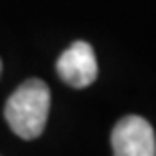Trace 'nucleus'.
Returning <instances> with one entry per match:
<instances>
[{
  "label": "nucleus",
  "instance_id": "1",
  "mask_svg": "<svg viewBox=\"0 0 156 156\" xmlns=\"http://www.w3.org/2000/svg\"><path fill=\"white\" fill-rule=\"evenodd\" d=\"M51 110V91L41 79H27L12 91L4 105V118L18 138L35 140L47 126Z\"/></svg>",
  "mask_w": 156,
  "mask_h": 156
},
{
  "label": "nucleus",
  "instance_id": "2",
  "mask_svg": "<svg viewBox=\"0 0 156 156\" xmlns=\"http://www.w3.org/2000/svg\"><path fill=\"white\" fill-rule=\"evenodd\" d=\"M114 156H156V134L142 116H126L112 130Z\"/></svg>",
  "mask_w": 156,
  "mask_h": 156
},
{
  "label": "nucleus",
  "instance_id": "3",
  "mask_svg": "<svg viewBox=\"0 0 156 156\" xmlns=\"http://www.w3.org/2000/svg\"><path fill=\"white\" fill-rule=\"evenodd\" d=\"M57 73L67 85L83 89L98 79V59L93 47L85 41H75L57 59Z\"/></svg>",
  "mask_w": 156,
  "mask_h": 156
},
{
  "label": "nucleus",
  "instance_id": "4",
  "mask_svg": "<svg viewBox=\"0 0 156 156\" xmlns=\"http://www.w3.org/2000/svg\"><path fill=\"white\" fill-rule=\"evenodd\" d=\"M0 73H2V61H0Z\"/></svg>",
  "mask_w": 156,
  "mask_h": 156
}]
</instances>
